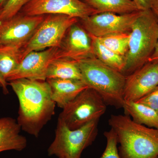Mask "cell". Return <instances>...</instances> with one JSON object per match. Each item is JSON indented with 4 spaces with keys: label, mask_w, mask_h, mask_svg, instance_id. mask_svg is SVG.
Instances as JSON below:
<instances>
[{
    "label": "cell",
    "mask_w": 158,
    "mask_h": 158,
    "mask_svg": "<svg viewBox=\"0 0 158 158\" xmlns=\"http://www.w3.org/2000/svg\"><path fill=\"white\" fill-rule=\"evenodd\" d=\"M77 23L69 29L59 47L62 59L78 61L94 56L90 35Z\"/></svg>",
    "instance_id": "13"
},
{
    "label": "cell",
    "mask_w": 158,
    "mask_h": 158,
    "mask_svg": "<svg viewBox=\"0 0 158 158\" xmlns=\"http://www.w3.org/2000/svg\"><path fill=\"white\" fill-rule=\"evenodd\" d=\"M151 9L156 17L158 21V0H154Z\"/></svg>",
    "instance_id": "27"
},
{
    "label": "cell",
    "mask_w": 158,
    "mask_h": 158,
    "mask_svg": "<svg viewBox=\"0 0 158 158\" xmlns=\"http://www.w3.org/2000/svg\"><path fill=\"white\" fill-rule=\"evenodd\" d=\"M108 122L120 144V158H158V129L138 124L125 114L112 115Z\"/></svg>",
    "instance_id": "2"
},
{
    "label": "cell",
    "mask_w": 158,
    "mask_h": 158,
    "mask_svg": "<svg viewBox=\"0 0 158 158\" xmlns=\"http://www.w3.org/2000/svg\"><path fill=\"white\" fill-rule=\"evenodd\" d=\"M21 129L14 118H0V153L9 150L22 151L26 148L27 141L20 134Z\"/></svg>",
    "instance_id": "15"
},
{
    "label": "cell",
    "mask_w": 158,
    "mask_h": 158,
    "mask_svg": "<svg viewBox=\"0 0 158 158\" xmlns=\"http://www.w3.org/2000/svg\"><path fill=\"white\" fill-rule=\"evenodd\" d=\"M98 122L92 121L77 129L71 130L58 119L55 138L48 149V156L58 158H81L83 151L96 139Z\"/></svg>",
    "instance_id": "5"
},
{
    "label": "cell",
    "mask_w": 158,
    "mask_h": 158,
    "mask_svg": "<svg viewBox=\"0 0 158 158\" xmlns=\"http://www.w3.org/2000/svg\"><path fill=\"white\" fill-rule=\"evenodd\" d=\"M158 86V62H147L127 76L123 98L127 101H138Z\"/></svg>",
    "instance_id": "12"
},
{
    "label": "cell",
    "mask_w": 158,
    "mask_h": 158,
    "mask_svg": "<svg viewBox=\"0 0 158 158\" xmlns=\"http://www.w3.org/2000/svg\"><path fill=\"white\" fill-rule=\"evenodd\" d=\"M78 19L64 15H48L27 44L19 51L21 61L30 52L59 48L69 29Z\"/></svg>",
    "instance_id": "7"
},
{
    "label": "cell",
    "mask_w": 158,
    "mask_h": 158,
    "mask_svg": "<svg viewBox=\"0 0 158 158\" xmlns=\"http://www.w3.org/2000/svg\"><path fill=\"white\" fill-rule=\"evenodd\" d=\"M123 109L124 114L138 124L158 129V113L138 102L124 101Z\"/></svg>",
    "instance_id": "16"
},
{
    "label": "cell",
    "mask_w": 158,
    "mask_h": 158,
    "mask_svg": "<svg viewBox=\"0 0 158 158\" xmlns=\"http://www.w3.org/2000/svg\"><path fill=\"white\" fill-rule=\"evenodd\" d=\"M20 62L19 51H0V86L5 94L9 93L7 79L16 70Z\"/></svg>",
    "instance_id": "20"
},
{
    "label": "cell",
    "mask_w": 158,
    "mask_h": 158,
    "mask_svg": "<svg viewBox=\"0 0 158 158\" xmlns=\"http://www.w3.org/2000/svg\"><path fill=\"white\" fill-rule=\"evenodd\" d=\"M82 81L98 93L107 106L122 108L126 76L106 65L94 56L78 60Z\"/></svg>",
    "instance_id": "3"
},
{
    "label": "cell",
    "mask_w": 158,
    "mask_h": 158,
    "mask_svg": "<svg viewBox=\"0 0 158 158\" xmlns=\"http://www.w3.org/2000/svg\"><path fill=\"white\" fill-rule=\"evenodd\" d=\"M106 139V146L100 158H120L117 144L118 139L116 133L112 129L104 133Z\"/></svg>",
    "instance_id": "22"
},
{
    "label": "cell",
    "mask_w": 158,
    "mask_h": 158,
    "mask_svg": "<svg viewBox=\"0 0 158 158\" xmlns=\"http://www.w3.org/2000/svg\"><path fill=\"white\" fill-rule=\"evenodd\" d=\"M90 35V34H89ZM94 56L111 68L122 73L125 65V58L105 46L97 37L90 35Z\"/></svg>",
    "instance_id": "19"
},
{
    "label": "cell",
    "mask_w": 158,
    "mask_h": 158,
    "mask_svg": "<svg viewBox=\"0 0 158 158\" xmlns=\"http://www.w3.org/2000/svg\"><path fill=\"white\" fill-rule=\"evenodd\" d=\"M19 12L29 16L64 15L80 19L97 13L81 0H31Z\"/></svg>",
    "instance_id": "10"
},
{
    "label": "cell",
    "mask_w": 158,
    "mask_h": 158,
    "mask_svg": "<svg viewBox=\"0 0 158 158\" xmlns=\"http://www.w3.org/2000/svg\"><path fill=\"white\" fill-rule=\"evenodd\" d=\"M46 78L47 80L60 79L82 81L81 74L77 61L62 59L54 60L49 65Z\"/></svg>",
    "instance_id": "17"
},
{
    "label": "cell",
    "mask_w": 158,
    "mask_h": 158,
    "mask_svg": "<svg viewBox=\"0 0 158 158\" xmlns=\"http://www.w3.org/2000/svg\"><path fill=\"white\" fill-rule=\"evenodd\" d=\"M1 11H2V10H0V13H1Z\"/></svg>",
    "instance_id": "29"
},
{
    "label": "cell",
    "mask_w": 158,
    "mask_h": 158,
    "mask_svg": "<svg viewBox=\"0 0 158 158\" xmlns=\"http://www.w3.org/2000/svg\"><path fill=\"white\" fill-rule=\"evenodd\" d=\"M158 40V21L151 9L142 11L130 32L122 73L129 75L148 62Z\"/></svg>",
    "instance_id": "4"
},
{
    "label": "cell",
    "mask_w": 158,
    "mask_h": 158,
    "mask_svg": "<svg viewBox=\"0 0 158 158\" xmlns=\"http://www.w3.org/2000/svg\"><path fill=\"white\" fill-rule=\"evenodd\" d=\"M81 1H83V2H84V1H85V0H81Z\"/></svg>",
    "instance_id": "30"
},
{
    "label": "cell",
    "mask_w": 158,
    "mask_h": 158,
    "mask_svg": "<svg viewBox=\"0 0 158 158\" xmlns=\"http://www.w3.org/2000/svg\"><path fill=\"white\" fill-rule=\"evenodd\" d=\"M31 0H9L0 13V22L9 19L19 13Z\"/></svg>",
    "instance_id": "23"
},
{
    "label": "cell",
    "mask_w": 158,
    "mask_h": 158,
    "mask_svg": "<svg viewBox=\"0 0 158 158\" xmlns=\"http://www.w3.org/2000/svg\"><path fill=\"white\" fill-rule=\"evenodd\" d=\"M148 62H158V40L154 51L148 59Z\"/></svg>",
    "instance_id": "26"
},
{
    "label": "cell",
    "mask_w": 158,
    "mask_h": 158,
    "mask_svg": "<svg viewBox=\"0 0 158 158\" xmlns=\"http://www.w3.org/2000/svg\"><path fill=\"white\" fill-rule=\"evenodd\" d=\"M61 59L59 48L31 52L22 60L16 70L7 79V82L20 79L46 81L49 65L54 60Z\"/></svg>",
    "instance_id": "11"
},
{
    "label": "cell",
    "mask_w": 158,
    "mask_h": 158,
    "mask_svg": "<svg viewBox=\"0 0 158 158\" xmlns=\"http://www.w3.org/2000/svg\"></svg>",
    "instance_id": "31"
},
{
    "label": "cell",
    "mask_w": 158,
    "mask_h": 158,
    "mask_svg": "<svg viewBox=\"0 0 158 158\" xmlns=\"http://www.w3.org/2000/svg\"><path fill=\"white\" fill-rule=\"evenodd\" d=\"M137 102L146 105L158 113V86Z\"/></svg>",
    "instance_id": "24"
},
{
    "label": "cell",
    "mask_w": 158,
    "mask_h": 158,
    "mask_svg": "<svg viewBox=\"0 0 158 158\" xmlns=\"http://www.w3.org/2000/svg\"><path fill=\"white\" fill-rule=\"evenodd\" d=\"M97 38L105 46L118 55L125 57L127 53L130 32L110 34Z\"/></svg>",
    "instance_id": "21"
},
{
    "label": "cell",
    "mask_w": 158,
    "mask_h": 158,
    "mask_svg": "<svg viewBox=\"0 0 158 158\" xmlns=\"http://www.w3.org/2000/svg\"><path fill=\"white\" fill-rule=\"evenodd\" d=\"M135 4L140 11L149 10L151 9L154 0H131Z\"/></svg>",
    "instance_id": "25"
},
{
    "label": "cell",
    "mask_w": 158,
    "mask_h": 158,
    "mask_svg": "<svg viewBox=\"0 0 158 158\" xmlns=\"http://www.w3.org/2000/svg\"><path fill=\"white\" fill-rule=\"evenodd\" d=\"M19 102L17 121L21 128L36 138L55 114L56 103L46 81L20 79L9 83Z\"/></svg>",
    "instance_id": "1"
},
{
    "label": "cell",
    "mask_w": 158,
    "mask_h": 158,
    "mask_svg": "<svg viewBox=\"0 0 158 158\" xmlns=\"http://www.w3.org/2000/svg\"><path fill=\"white\" fill-rule=\"evenodd\" d=\"M46 81L50 87L52 99L62 109L88 88L81 80L50 79Z\"/></svg>",
    "instance_id": "14"
},
{
    "label": "cell",
    "mask_w": 158,
    "mask_h": 158,
    "mask_svg": "<svg viewBox=\"0 0 158 158\" xmlns=\"http://www.w3.org/2000/svg\"><path fill=\"white\" fill-rule=\"evenodd\" d=\"M9 0H0V10H2L6 6Z\"/></svg>",
    "instance_id": "28"
},
{
    "label": "cell",
    "mask_w": 158,
    "mask_h": 158,
    "mask_svg": "<svg viewBox=\"0 0 158 158\" xmlns=\"http://www.w3.org/2000/svg\"><path fill=\"white\" fill-rule=\"evenodd\" d=\"M84 2L97 13L107 12L124 14L140 11L131 0H85Z\"/></svg>",
    "instance_id": "18"
},
{
    "label": "cell",
    "mask_w": 158,
    "mask_h": 158,
    "mask_svg": "<svg viewBox=\"0 0 158 158\" xmlns=\"http://www.w3.org/2000/svg\"><path fill=\"white\" fill-rule=\"evenodd\" d=\"M46 15L18 13L0 22V51H19L27 44Z\"/></svg>",
    "instance_id": "8"
},
{
    "label": "cell",
    "mask_w": 158,
    "mask_h": 158,
    "mask_svg": "<svg viewBox=\"0 0 158 158\" xmlns=\"http://www.w3.org/2000/svg\"><path fill=\"white\" fill-rule=\"evenodd\" d=\"M107 105L95 90L87 88L62 109L59 120L71 130L99 120L106 113Z\"/></svg>",
    "instance_id": "6"
},
{
    "label": "cell",
    "mask_w": 158,
    "mask_h": 158,
    "mask_svg": "<svg viewBox=\"0 0 158 158\" xmlns=\"http://www.w3.org/2000/svg\"><path fill=\"white\" fill-rule=\"evenodd\" d=\"M142 11L128 14L101 12L81 19L82 27L88 34L96 37L130 32Z\"/></svg>",
    "instance_id": "9"
}]
</instances>
